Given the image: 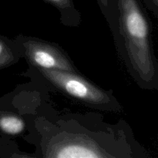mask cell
I'll return each instance as SVG.
<instances>
[{
  "label": "cell",
  "mask_w": 158,
  "mask_h": 158,
  "mask_svg": "<svg viewBox=\"0 0 158 158\" xmlns=\"http://www.w3.org/2000/svg\"><path fill=\"white\" fill-rule=\"evenodd\" d=\"M28 129L27 120L10 109L0 108V134L9 137H23Z\"/></svg>",
  "instance_id": "cell-5"
},
{
  "label": "cell",
  "mask_w": 158,
  "mask_h": 158,
  "mask_svg": "<svg viewBox=\"0 0 158 158\" xmlns=\"http://www.w3.org/2000/svg\"><path fill=\"white\" fill-rule=\"evenodd\" d=\"M14 40L22 58L29 66L39 69L80 72L71 57L57 43L23 34L17 35Z\"/></svg>",
  "instance_id": "cell-4"
},
{
  "label": "cell",
  "mask_w": 158,
  "mask_h": 158,
  "mask_svg": "<svg viewBox=\"0 0 158 158\" xmlns=\"http://www.w3.org/2000/svg\"><path fill=\"white\" fill-rule=\"evenodd\" d=\"M35 85L46 86L64 97L97 110L121 113L123 106L112 89H102L80 72L39 69L29 66L23 74Z\"/></svg>",
  "instance_id": "cell-3"
},
{
  "label": "cell",
  "mask_w": 158,
  "mask_h": 158,
  "mask_svg": "<svg viewBox=\"0 0 158 158\" xmlns=\"http://www.w3.org/2000/svg\"><path fill=\"white\" fill-rule=\"evenodd\" d=\"M22 59L15 40L0 35V69L9 67Z\"/></svg>",
  "instance_id": "cell-7"
},
{
  "label": "cell",
  "mask_w": 158,
  "mask_h": 158,
  "mask_svg": "<svg viewBox=\"0 0 158 158\" xmlns=\"http://www.w3.org/2000/svg\"><path fill=\"white\" fill-rule=\"evenodd\" d=\"M25 140L36 158H151L123 120L106 123L99 114L40 112L27 119Z\"/></svg>",
  "instance_id": "cell-1"
},
{
  "label": "cell",
  "mask_w": 158,
  "mask_h": 158,
  "mask_svg": "<svg viewBox=\"0 0 158 158\" xmlns=\"http://www.w3.org/2000/svg\"><path fill=\"white\" fill-rule=\"evenodd\" d=\"M148 10L151 12L156 19L158 18V0H143Z\"/></svg>",
  "instance_id": "cell-8"
},
{
  "label": "cell",
  "mask_w": 158,
  "mask_h": 158,
  "mask_svg": "<svg viewBox=\"0 0 158 158\" xmlns=\"http://www.w3.org/2000/svg\"><path fill=\"white\" fill-rule=\"evenodd\" d=\"M106 19L120 60L143 90L158 89L153 26L142 0H106Z\"/></svg>",
  "instance_id": "cell-2"
},
{
  "label": "cell",
  "mask_w": 158,
  "mask_h": 158,
  "mask_svg": "<svg viewBox=\"0 0 158 158\" xmlns=\"http://www.w3.org/2000/svg\"><path fill=\"white\" fill-rule=\"evenodd\" d=\"M97 5H98L100 10L101 12L102 15L104 18H106V8H107V2L106 0H96Z\"/></svg>",
  "instance_id": "cell-9"
},
{
  "label": "cell",
  "mask_w": 158,
  "mask_h": 158,
  "mask_svg": "<svg viewBox=\"0 0 158 158\" xmlns=\"http://www.w3.org/2000/svg\"><path fill=\"white\" fill-rule=\"evenodd\" d=\"M55 8L60 14L62 25L69 28H77L82 22L81 14L77 9L73 0H42Z\"/></svg>",
  "instance_id": "cell-6"
}]
</instances>
